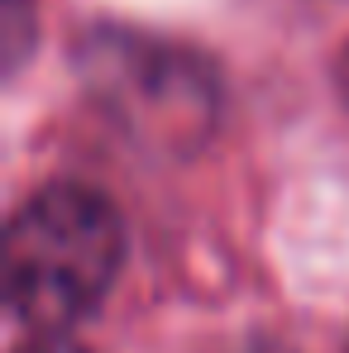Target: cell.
Returning <instances> with one entry per match:
<instances>
[{
	"label": "cell",
	"instance_id": "5",
	"mask_svg": "<svg viewBox=\"0 0 349 353\" xmlns=\"http://www.w3.org/2000/svg\"><path fill=\"white\" fill-rule=\"evenodd\" d=\"M340 91H345V101H349V53H345V62H340Z\"/></svg>",
	"mask_w": 349,
	"mask_h": 353
},
{
	"label": "cell",
	"instance_id": "3",
	"mask_svg": "<svg viewBox=\"0 0 349 353\" xmlns=\"http://www.w3.org/2000/svg\"><path fill=\"white\" fill-rule=\"evenodd\" d=\"M34 10H29V0H5V67L15 72L19 58H24V48H29V39H34Z\"/></svg>",
	"mask_w": 349,
	"mask_h": 353
},
{
	"label": "cell",
	"instance_id": "4",
	"mask_svg": "<svg viewBox=\"0 0 349 353\" xmlns=\"http://www.w3.org/2000/svg\"><path fill=\"white\" fill-rule=\"evenodd\" d=\"M19 353H86V349L72 344V339H62V334H39L34 344H24Z\"/></svg>",
	"mask_w": 349,
	"mask_h": 353
},
{
	"label": "cell",
	"instance_id": "1",
	"mask_svg": "<svg viewBox=\"0 0 349 353\" xmlns=\"http://www.w3.org/2000/svg\"><path fill=\"white\" fill-rule=\"evenodd\" d=\"M124 268V220L82 181L34 191L5 230V301L39 334L86 320Z\"/></svg>",
	"mask_w": 349,
	"mask_h": 353
},
{
	"label": "cell",
	"instance_id": "2",
	"mask_svg": "<svg viewBox=\"0 0 349 353\" xmlns=\"http://www.w3.org/2000/svg\"><path fill=\"white\" fill-rule=\"evenodd\" d=\"M77 77L144 153H196L220 115V77L196 48L124 24H101L77 43Z\"/></svg>",
	"mask_w": 349,
	"mask_h": 353
},
{
	"label": "cell",
	"instance_id": "6",
	"mask_svg": "<svg viewBox=\"0 0 349 353\" xmlns=\"http://www.w3.org/2000/svg\"><path fill=\"white\" fill-rule=\"evenodd\" d=\"M244 353H287V349H278V344H249Z\"/></svg>",
	"mask_w": 349,
	"mask_h": 353
}]
</instances>
